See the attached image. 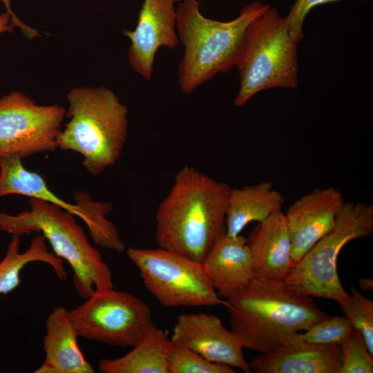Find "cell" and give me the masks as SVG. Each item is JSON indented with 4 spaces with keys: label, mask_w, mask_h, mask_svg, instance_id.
<instances>
[{
    "label": "cell",
    "mask_w": 373,
    "mask_h": 373,
    "mask_svg": "<svg viewBox=\"0 0 373 373\" xmlns=\"http://www.w3.org/2000/svg\"><path fill=\"white\" fill-rule=\"evenodd\" d=\"M345 202L340 191L328 186L316 188L291 203L285 216L295 264L332 229Z\"/></svg>",
    "instance_id": "14"
},
{
    "label": "cell",
    "mask_w": 373,
    "mask_h": 373,
    "mask_svg": "<svg viewBox=\"0 0 373 373\" xmlns=\"http://www.w3.org/2000/svg\"><path fill=\"white\" fill-rule=\"evenodd\" d=\"M269 4L252 2L229 21L204 17L198 0H181L176 6V31L184 48L178 82L189 94L218 73L236 66L245 32Z\"/></svg>",
    "instance_id": "3"
},
{
    "label": "cell",
    "mask_w": 373,
    "mask_h": 373,
    "mask_svg": "<svg viewBox=\"0 0 373 373\" xmlns=\"http://www.w3.org/2000/svg\"><path fill=\"white\" fill-rule=\"evenodd\" d=\"M0 2L3 3L5 8H6V12H8L11 16V23L13 27H17L21 29V32L28 37L33 38L39 35V32L27 26L23 23L13 12L11 9V0H0Z\"/></svg>",
    "instance_id": "27"
},
{
    "label": "cell",
    "mask_w": 373,
    "mask_h": 373,
    "mask_svg": "<svg viewBox=\"0 0 373 373\" xmlns=\"http://www.w3.org/2000/svg\"><path fill=\"white\" fill-rule=\"evenodd\" d=\"M126 254L138 269L146 289L164 306L224 304L206 274L202 262L160 247H129Z\"/></svg>",
    "instance_id": "8"
},
{
    "label": "cell",
    "mask_w": 373,
    "mask_h": 373,
    "mask_svg": "<svg viewBox=\"0 0 373 373\" xmlns=\"http://www.w3.org/2000/svg\"><path fill=\"white\" fill-rule=\"evenodd\" d=\"M173 343L167 332L155 323L132 350L116 358L98 363L102 373H168L167 356Z\"/></svg>",
    "instance_id": "20"
},
{
    "label": "cell",
    "mask_w": 373,
    "mask_h": 373,
    "mask_svg": "<svg viewBox=\"0 0 373 373\" xmlns=\"http://www.w3.org/2000/svg\"><path fill=\"white\" fill-rule=\"evenodd\" d=\"M350 300L341 307L354 330L362 336L368 351L373 355V300L354 287H350Z\"/></svg>",
    "instance_id": "24"
},
{
    "label": "cell",
    "mask_w": 373,
    "mask_h": 373,
    "mask_svg": "<svg viewBox=\"0 0 373 373\" xmlns=\"http://www.w3.org/2000/svg\"><path fill=\"white\" fill-rule=\"evenodd\" d=\"M342 363L339 373H372L373 357L361 334L354 330L341 345Z\"/></svg>",
    "instance_id": "25"
},
{
    "label": "cell",
    "mask_w": 373,
    "mask_h": 373,
    "mask_svg": "<svg viewBox=\"0 0 373 373\" xmlns=\"http://www.w3.org/2000/svg\"><path fill=\"white\" fill-rule=\"evenodd\" d=\"M350 321L344 316H331L319 321L305 330L295 334L298 339L313 345H341L354 331Z\"/></svg>",
    "instance_id": "22"
},
{
    "label": "cell",
    "mask_w": 373,
    "mask_h": 373,
    "mask_svg": "<svg viewBox=\"0 0 373 373\" xmlns=\"http://www.w3.org/2000/svg\"><path fill=\"white\" fill-rule=\"evenodd\" d=\"M59 105H40L18 91L0 97V157L53 152L66 115Z\"/></svg>",
    "instance_id": "11"
},
{
    "label": "cell",
    "mask_w": 373,
    "mask_h": 373,
    "mask_svg": "<svg viewBox=\"0 0 373 373\" xmlns=\"http://www.w3.org/2000/svg\"><path fill=\"white\" fill-rule=\"evenodd\" d=\"M297 44L289 32L288 16L269 6L249 25L236 64L240 88L234 99L245 105L258 93L298 85Z\"/></svg>",
    "instance_id": "6"
},
{
    "label": "cell",
    "mask_w": 373,
    "mask_h": 373,
    "mask_svg": "<svg viewBox=\"0 0 373 373\" xmlns=\"http://www.w3.org/2000/svg\"><path fill=\"white\" fill-rule=\"evenodd\" d=\"M28 202L29 211L17 215L0 213V229L21 236L41 233L55 254L72 267L74 287L82 298L86 299L95 289L115 288L108 265L73 213L40 199L29 198Z\"/></svg>",
    "instance_id": "5"
},
{
    "label": "cell",
    "mask_w": 373,
    "mask_h": 373,
    "mask_svg": "<svg viewBox=\"0 0 373 373\" xmlns=\"http://www.w3.org/2000/svg\"><path fill=\"white\" fill-rule=\"evenodd\" d=\"M285 199L269 181L242 188H231L225 217L226 233L237 236L250 222H260L282 211Z\"/></svg>",
    "instance_id": "19"
},
{
    "label": "cell",
    "mask_w": 373,
    "mask_h": 373,
    "mask_svg": "<svg viewBox=\"0 0 373 373\" xmlns=\"http://www.w3.org/2000/svg\"><path fill=\"white\" fill-rule=\"evenodd\" d=\"M372 233L373 205L345 202L332 229L293 266L284 282L301 294L347 305L350 295L338 278V256L350 241Z\"/></svg>",
    "instance_id": "7"
},
{
    "label": "cell",
    "mask_w": 373,
    "mask_h": 373,
    "mask_svg": "<svg viewBox=\"0 0 373 373\" xmlns=\"http://www.w3.org/2000/svg\"><path fill=\"white\" fill-rule=\"evenodd\" d=\"M70 314L79 336L109 345L133 347L154 323L146 303L115 288L95 289Z\"/></svg>",
    "instance_id": "9"
},
{
    "label": "cell",
    "mask_w": 373,
    "mask_h": 373,
    "mask_svg": "<svg viewBox=\"0 0 373 373\" xmlns=\"http://www.w3.org/2000/svg\"><path fill=\"white\" fill-rule=\"evenodd\" d=\"M359 286L365 290H370L373 288V280L370 278H359Z\"/></svg>",
    "instance_id": "29"
},
{
    "label": "cell",
    "mask_w": 373,
    "mask_h": 373,
    "mask_svg": "<svg viewBox=\"0 0 373 373\" xmlns=\"http://www.w3.org/2000/svg\"><path fill=\"white\" fill-rule=\"evenodd\" d=\"M70 120L57 138V149L83 157L86 171L97 176L119 159L128 136V108L105 86L77 87L67 94Z\"/></svg>",
    "instance_id": "4"
},
{
    "label": "cell",
    "mask_w": 373,
    "mask_h": 373,
    "mask_svg": "<svg viewBox=\"0 0 373 373\" xmlns=\"http://www.w3.org/2000/svg\"><path fill=\"white\" fill-rule=\"evenodd\" d=\"M10 15L5 12L0 15V35L4 32H12Z\"/></svg>",
    "instance_id": "28"
},
{
    "label": "cell",
    "mask_w": 373,
    "mask_h": 373,
    "mask_svg": "<svg viewBox=\"0 0 373 373\" xmlns=\"http://www.w3.org/2000/svg\"><path fill=\"white\" fill-rule=\"evenodd\" d=\"M231 189L192 166H183L155 213L157 246L202 262L225 230Z\"/></svg>",
    "instance_id": "1"
},
{
    "label": "cell",
    "mask_w": 373,
    "mask_h": 373,
    "mask_svg": "<svg viewBox=\"0 0 373 373\" xmlns=\"http://www.w3.org/2000/svg\"><path fill=\"white\" fill-rule=\"evenodd\" d=\"M204 271L219 296L227 298L245 288L256 276L247 238L230 236L224 230L202 262Z\"/></svg>",
    "instance_id": "16"
},
{
    "label": "cell",
    "mask_w": 373,
    "mask_h": 373,
    "mask_svg": "<svg viewBox=\"0 0 373 373\" xmlns=\"http://www.w3.org/2000/svg\"><path fill=\"white\" fill-rule=\"evenodd\" d=\"M173 345L186 347L206 360L251 372L244 348L234 334L216 315L191 313L180 315L170 338Z\"/></svg>",
    "instance_id": "13"
},
{
    "label": "cell",
    "mask_w": 373,
    "mask_h": 373,
    "mask_svg": "<svg viewBox=\"0 0 373 373\" xmlns=\"http://www.w3.org/2000/svg\"><path fill=\"white\" fill-rule=\"evenodd\" d=\"M181 0H143L137 23L123 34L131 41L128 57L133 70L150 81L155 55L161 47L176 48V6Z\"/></svg>",
    "instance_id": "12"
},
{
    "label": "cell",
    "mask_w": 373,
    "mask_h": 373,
    "mask_svg": "<svg viewBox=\"0 0 373 373\" xmlns=\"http://www.w3.org/2000/svg\"><path fill=\"white\" fill-rule=\"evenodd\" d=\"M168 373H234L231 367L210 362L195 352L172 345L167 356Z\"/></svg>",
    "instance_id": "23"
},
{
    "label": "cell",
    "mask_w": 373,
    "mask_h": 373,
    "mask_svg": "<svg viewBox=\"0 0 373 373\" xmlns=\"http://www.w3.org/2000/svg\"><path fill=\"white\" fill-rule=\"evenodd\" d=\"M231 331L243 347L260 354L289 340L329 316L312 296L284 281L255 276L242 289L226 298Z\"/></svg>",
    "instance_id": "2"
},
{
    "label": "cell",
    "mask_w": 373,
    "mask_h": 373,
    "mask_svg": "<svg viewBox=\"0 0 373 373\" xmlns=\"http://www.w3.org/2000/svg\"><path fill=\"white\" fill-rule=\"evenodd\" d=\"M342 347L305 343L294 335L249 363L256 373H339Z\"/></svg>",
    "instance_id": "15"
},
{
    "label": "cell",
    "mask_w": 373,
    "mask_h": 373,
    "mask_svg": "<svg viewBox=\"0 0 373 373\" xmlns=\"http://www.w3.org/2000/svg\"><path fill=\"white\" fill-rule=\"evenodd\" d=\"M341 0H296L287 15L289 22V32L292 38L298 42L303 38V23L309 12L314 7L337 2ZM372 1V0H363Z\"/></svg>",
    "instance_id": "26"
},
{
    "label": "cell",
    "mask_w": 373,
    "mask_h": 373,
    "mask_svg": "<svg viewBox=\"0 0 373 373\" xmlns=\"http://www.w3.org/2000/svg\"><path fill=\"white\" fill-rule=\"evenodd\" d=\"M257 276L284 281L295 265L285 213L276 212L258 222L247 238Z\"/></svg>",
    "instance_id": "17"
},
{
    "label": "cell",
    "mask_w": 373,
    "mask_h": 373,
    "mask_svg": "<svg viewBox=\"0 0 373 373\" xmlns=\"http://www.w3.org/2000/svg\"><path fill=\"white\" fill-rule=\"evenodd\" d=\"M21 236L12 235L6 254L0 261V294H7L20 284V273L29 263L42 262L50 266L57 277L65 280L67 274L63 260L47 249L45 237L38 233L29 247L20 252ZM1 367H0V370Z\"/></svg>",
    "instance_id": "21"
},
{
    "label": "cell",
    "mask_w": 373,
    "mask_h": 373,
    "mask_svg": "<svg viewBox=\"0 0 373 373\" xmlns=\"http://www.w3.org/2000/svg\"><path fill=\"white\" fill-rule=\"evenodd\" d=\"M79 336L70 311L57 307L46 320L45 358L35 373H94L77 343Z\"/></svg>",
    "instance_id": "18"
},
{
    "label": "cell",
    "mask_w": 373,
    "mask_h": 373,
    "mask_svg": "<svg viewBox=\"0 0 373 373\" xmlns=\"http://www.w3.org/2000/svg\"><path fill=\"white\" fill-rule=\"evenodd\" d=\"M21 159L15 155L0 157V198L18 194L57 205L84 222L95 245L119 253L126 249L115 224L106 218L113 208L111 202L95 201L83 191L74 193L77 203L66 202L50 190L40 174L26 169Z\"/></svg>",
    "instance_id": "10"
}]
</instances>
